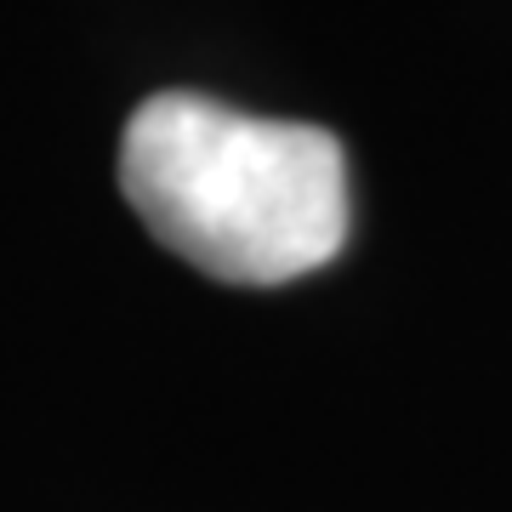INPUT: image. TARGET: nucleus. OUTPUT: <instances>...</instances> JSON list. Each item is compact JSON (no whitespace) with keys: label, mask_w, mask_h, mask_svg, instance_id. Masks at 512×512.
I'll return each instance as SVG.
<instances>
[{"label":"nucleus","mask_w":512,"mask_h":512,"mask_svg":"<svg viewBox=\"0 0 512 512\" xmlns=\"http://www.w3.org/2000/svg\"><path fill=\"white\" fill-rule=\"evenodd\" d=\"M120 188L165 251L228 285L325 268L353 222L348 154L325 126L154 92L126 120Z\"/></svg>","instance_id":"f257e3e1"}]
</instances>
